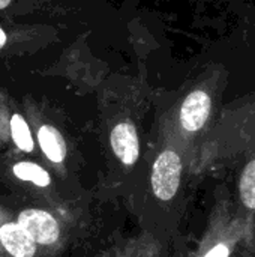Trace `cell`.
I'll use <instances>...</instances> for the list:
<instances>
[{
	"mask_svg": "<svg viewBox=\"0 0 255 257\" xmlns=\"http://www.w3.org/2000/svg\"><path fill=\"white\" fill-rule=\"evenodd\" d=\"M242 166L237 173V203L236 212L243 223L255 220V152L240 158Z\"/></svg>",
	"mask_w": 255,
	"mask_h": 257,
	"instance_id": "obj_4",
	"label": "cell"
},
{
	"mask_svg": "<svg viewBox=\"0 0 255 257\" xmlns=\"http://www.w3.org/2000/svg\"><path fill=\"white\" fill-rule=\"evenodd\" d=\"M14 175L21 179V181H29L33 182L38 187H47L51 182L50 175L47 173L45 169H42L39 164L30 163V161H21L17 163L12 169Z\"/></svg>",
	"mask_w": 255,
	"mask_h": 257,
	"instance_id": "obj_9",
	"label": "cell"
},
{
	"mask_svg": "<svg viewBox=\"0 0 255 257\" xmlns=\"http://www.w3.org/2000/svg\"><path fill=\"white\" fill-rule=\"evenodd\" d=\"M111 148L116 157L126 166H132L140 155V142L137 130L129 122L117 123L110 134Z\"/></svg>",
	"mask_w": 255,
	"mask_h": 257,
	"instance_id": "obj_5",
	"label": "cell"
},
{
	"mask_svg": "<svg viewBox=\"0 0 255 257\" xmlns=\"http://www.w3.org/2000/svg\"><path fill=\"white\" fill-rule=\"evenodd\" d=\"M11 134H12V139H14L15 145L18 146V149H21L24 152L33 151V146H35L33 139H32L29 125L23 116L14 114L11 117Z\"/></svg>",
	"mask_w": 255,
	"mask_h": 257,
	"instance_id": "obj_10",
	"label": "cell"
},
{
	"mask_svg": "<svg viewBox=\"0 0 255 257\" xmlns=\"http://www.w3.org/2000/svg\"><path fill=\"white\" fill-rule=\"evenodd\" d=\"M245 229L246 224L243 223V220L237 214H231L225 224V229L201 257H230L236 248V244L243 236Z\"/></svg>",
	"mask_w": 255,
	"mask_h": 257,
	"instance_id": "obj_6",
	"label": "cell"
},
{
	"mask_svg": "<svg viewBox=\"0 0 255 257\" xmlns=\"http://www.w3.org/2000/svg\"><path fill=\"white\" fill-rule=\"evenodd\" d=\"M183 173L182 157L174 149L162 151L152 167V190L156 199L170 202L176 197Z\"/></svg>",
	"mask_w": 255,
	"mask_h": 257,
	"instance_id": "obj_1",
	"label": "cell"
},
{
	"mask_svg": "<svg viewBox=\"0 0 255 257\" xmlns=\"http://www.w3.org/2000/svg\"><path fill=\"white\" fill-rule=\"evenodd\" d=\"M5 42H6V33H5V30L0 27V48L5 45Z\"/></svg>",
	"mask_w": 255,
	"mask_h": 257,
	"instance_id": "obj_11",
	"label": "cell"
},
{
	"mask_svg": "<svg viewBox=\"0 0 255 257\" xmlns=\"http://www.w3.org/2000/svg\"><path fill=\"white\" fill-rule=\"evenodd\" d=\"M17 223L26 230V233L42 245L54 244L60 236V227L56 218L42 209H26L18 215Z\"/></svg>",
	"mask_w": 255,
	"mask_h": 257,
	"instance_id": "obj_3",
	"label": "cell"
},
{
	"mask_svg": "<svg viewBox=\"0 0 255 257\" xmlns=\"http://www.w3.org/2000/svg\"><path fill=\"white\" fill-rule=\"evenodd\" d=\"M9 3H11V0H0V9L6 8V6H8Z\"/></svg>",
	"mask_w": 255,
	"mask_h": 257,
	"instance_id": "obj_12",
	"label": "cell"
},
{
	"mask_svg": "<svg viewBox=\"0 0 255 257\" xmlns=\"http://www.w3.org/2000/svg\"><path fill=\"white\" fill-rule=\"evenodd\" d=\"M0 242L12 257H33L36 242L18 223H5L0 227Z\"/></svg>",
	"mask_w": 255,
	"mask_h": 257,
	"instance_id": "obj_7",
	"label": "cell"
},
{
	"mask_svg": "<svg viewBox=\"0 0 255 257\" xmlns=\"http://www.w3.org/2000/svg\"><path fill=\"white\" fill-rule=\"evenodd\" d=\"M38 140L45 157L53 163H62L66 157V143L62 134L50 125H42L38 131Z\"/></svg>",
	"mask_w": 255,
	"mask_h": 257,
	"instance_id": "obj_8",
	"label": "cell"
},
{
	"mask_svg": "<svg viewBox=\"0 0 255 257\" xmlns=\"http://www.w3.org/2000/svg\"><path fill=\"white\" fill-rule=\"evenodd\" d=\"M212 113V98L206 90H192L182 102L179 120L185 133L197 134L201 131Z\"/></svg>",
	"mask_w": 255,
	"mask_h": 257,
	"instance_id": "obj_2",
	"label": "cell"
}]
</instances>
